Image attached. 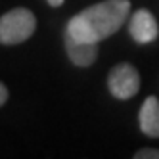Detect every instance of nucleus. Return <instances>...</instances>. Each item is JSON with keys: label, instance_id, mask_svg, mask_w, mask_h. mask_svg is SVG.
<instances>
[{"label": "nucleus", "instance_id": "nucleus-1", "mask_svg": "<svg viewBox=\"0 0 159 159\" xmlns=\"http://www.w3.org/2000/svg\"><path fill=\"white\" fill-rule=\"evenodd\" d=\"M130 14L129 0H104L73 16L65 33L79 40L100 42L117 33Z\"/></svg>", "mask_w": 159, "mask_h": 159}, {"label": "nucleus", "instance_id": "nucleus-4", "mask_svg": "<svg viewBox=\"0 0 159 159\" xmlns=\"http://www.w3.org/2000/svg\"><path fill=\"white\" fill-rule=\"evenodd\" d=\"M129 31H130V37L138 44H148L157 39L159 27L150 10H136L130 17Z\"/></svg>", "mask_w": 159, "mask_h": 159}, {"label": "nucleus", "instance_id": "nucleus-5", "mask_svg": "<svg viewBox=\"0 0 159 159\" xmlns=\"http://www.w3.org/2000/svg\"><path fill=\"white\" fill-rule=\"evenodd\" d=\"M65 52L77 67H88L96 61L98 42L79 40V39L71 37L69 33H65Z\"/></svg>", "mask_w": 159, "mask_h": 159}, {"label": "nucleus", "instance_id": "nucleus-2", "mask_svg": "<svg viewBox=\"0 0 159 159\" xmlns=\"http://www.w3.org/2000/svg\"><path fill=\"white\" fill-rule=\"evenodd\" d=\"M37 29L35 14L27 8H14L0 17V44H19Z\"/></svg>", "mask_w": 159, "mask_h": 159}, {"label": "nucleus", "instance_id": "nucleus-6", "mask_svg": "<svg viewBox=\"0 0 159 159\" xmlns=\"http://www.w3.org/2000/svg\"><path fill=\"white\" fill-rule=\"evenodd\" d=\"M140 130L146 136L159 138V100L155 96L146 98L140 107Z\"/></svg>", "mask_w": 159, "mask_h": 159}, {"label": "nucleus", "instance_id": "nucleus-8", "mask_svg": "<svg viewBox=\"0 0 159 159\" xmlns=\"http://www.w3.org/2000/svg\"><path fill=\"white\" fill-rule=\"evenodd\" d=\"M6 100H8V88H6L2 83H0V106H4Z\"/></svg>", "mask_w": 159, "mask_h": 159}, {"label": "nucleus", "instance_id": "nucleus-7", "mask_svg": "<svg viewBox=\"0 0 159 159\" xmlns=\"http://www.w3.org/2000/svg\"><path fill=\"white\" fill-rule=\"evenodd\" d=\"M134 159H159V150H150V148L138 150L134 153Z\"/></svg>", "mask_w": 159, "mask_h": 159}, {"label": "nucleus", "instance_id": "nucleus-3", "mask_svg": "<svg viewBox=\"0 0 159 159\" xmlns=\"http://www.w3.org/2000/svg\"><path fill=\"white\" fill-rule=\"evenodd\" d=\"M107 86L109 92L119 98V100H129L136 96L140 88V75L136 71V67L130 63H119L109 71L107 77Z\"/></svg>", "mask_w": 159, "mask_h": 159}, {"label": "nucleus", "instance_id": "nucleus-9", "mask_svg": "<svg viewBox=\"0 0 159 159\" xmlns=\"http://www.w3.org/2000/svg\"><path fill=\"white\" fill-rule=\"evenodd\" d=\"M48 4H50V6H61L63 0H48Z\"/></svg>", "mask_w": 159, "mask_h": 159}]
</instances>
